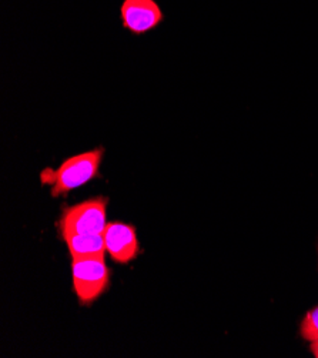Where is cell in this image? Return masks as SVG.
Instances as JSON below:
<instances>
[{"label": "cell", "instance_id": "1", "mask_svg": "<svg viewBox=\"0 0 318 358\" xmlns=\"http://www.w3.org/2000/svg\"><path fill=\"white\" fill-rule=\"evenodd\" d=\"M104 150L97 148L66 159L57 170L42 171V180L52 185V196L59 197L82 187L99 174Z\"/></svg>", "mask_w": 318, "mask_h": 358}, {"label": "cell", "instance_id": "2", "mask_svg": "<svg viewBox=\"0 0 318 358\" xmlns=\"http://www.w3.org/2000/svg\"><path fill=\"white\" fill-rule=\"evenodd\" d=\"M73 289L82 304L97 300L109 287L110 271L104 256L72 260Z\"/></svg>", "mask_w": 318, "mask_h": 358}, {"label": "cell", "instance_id": "3", "mask_svg": "<svg viewBox=\"0 0 318 358\" xmlns=\"http://www.w3.org/2000/svg\"><path fill=\"white\" fill-rule=\"evenodd\" d=\"M108 199L96 197L68 207L63 211L60 230L63 233H94L101 234L108 226L106 222Z\"/></svg>", "mask_w": 318, "mask_h": 358}, {"label": "cell", "instance_id": "4", "mask_svg": "<svg viewBox=\"0 0 318 358\" xmlns=\"http://www.w3.org/2000/svg\"><path fill=\"white\" fill-rule=\"evenodd\" d=\"M120 20L127 31L141 36L159 27L164 20V13L156 0H123Z\"/></svg>", "mask_w": 318, "mask_h": 358}, {"label": "cell", "instance_id": "5", "mask_svg": "<svg viewBox=\"0 0 318 358\" xmlns=\"http://www.w3.org/2000/svg\"><path fill=\"white\" fill-rule=\"evenodd\" d=\"M106 253L122 264L131 262L138 253V241L136 229L126 223H108L103 231Z\"/></svg>", "mask_w": 318, "mask_h": 358}, {"label": "cell", "instance_id": "6", "mask_svg": "<svg viewBox=\"0 0 318 358\" xmlns=\"http://www.w3.org/2000/svg\"><path fill=\"white\" fill-rule=\"evenodd\" d=\"M62 236L67 244L72 260L101 257L106 253V243L103 233H63Z\"/></svg>", "mask_w": 318, "mask_h": 358}, {"label": "cell", "instance_id": "7", "mask_svg": "<svg viewBox=\"0 0 318 358\" xmlns=\"http://www.w3.org/2000/svg\"><path fill=\"white\" fill-rule=\"evenodd\" d=\"M301 336L308 341L318 340V306L305 314L301 323Z\"/></svg>", "mask_w": 318, "mask_h": 358}, {"label": "cell", "instance_id": "8", "mask_svg": "<svg viewBox=\"0 0 318 358\" xmlns=\"http://www.w3.org/2000/svg\"><path fill=\"white\" fill-rule=\"evenodd\" d=\"M311 352L314 354L315 358H318V340L311 341Z\"/></svg>", "mask_w": 318, "mask_h": 358}]
</instances>
